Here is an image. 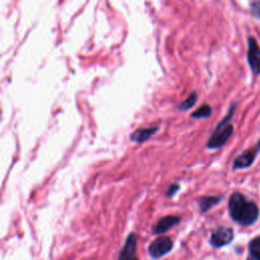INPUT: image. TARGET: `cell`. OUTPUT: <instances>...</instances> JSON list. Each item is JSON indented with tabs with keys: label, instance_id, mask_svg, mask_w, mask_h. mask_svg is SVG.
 <instances>
[{
	"label": "cell",
	"instance_id": "obj_3",
	"mask_svg": "<svg viewBox=\"0 0 260 260\" xmlns=\"http://www.w3.org/2000/svg\"><path fill=\"white\" fill-rule=\"evenodd\" d=\"M173 248V242L168 237H162L153 241L148 247V253L152 258H161L168 254Z\"/></svg>",
	"mask_w": 260,
	"mask_h": 260
},
{
	"label": "cell",
	"instance_id": "obj_10",
	"mask_svg": "<svg viewBox=\"0 0 260 260\" xmlns=\"http://www.w3.org/2000/svg\"><path fill=\"white\" fill-rule=\"evenodd\" d=\"M159 130L158 127H148V128H140L135 130L132 135L130 136V139L137 143H142L143 141L149 139L157 131Z\"/></svg>",
	"mask_w": 260,
	"mask_h": 260
},
{
	"label": "cell",
	"instance_id": "obj_14",
	"mask_svg": "<svg viewBox=\"0 0 260 260\" xmlns=\"http://www.w3.org/2000/svg\"><path fill=\"white\" fill-rule=\"evenodd\" d=\"M212 114V108L209 105H203L200 108H198L195 112H193L191 114L192 118H196V119H200V118H207L210 117Z\"/></svg>",
	"mask_w": 260,
	"mask_h": 260
},
{
	"label": "cell",
	"instance_id": "obj_7",
	"mask_svg": "<svg viewBox=\"0 0 260 260\" xmlns=\"http://www.w3.org/2000/svg\"><path fill=\"white\" fill-rule=\"evenodd\" d=\"M259 148H260V143L257 147H254L252 149H248V150L244 151L241 155H239L235 160L234 169H245V168L250 167L253 164Z\"/></svg>",
	"mask_w": 260,
	"mask_h": 260
},
{
	"label": "cell",
	"instance_id": "obj_2",
	"mask_svg": "<svg viewBox=\"0 0 260 260\" xmlns=\"http://www.w3.org/2000/svg\"><path fill=\"white\" fill-rule=\"evenodd\" d=\"M247 60L252 72L255 75H258L260 73V47L253 37L248 39Z\"/></svg>",
	"mask_w": 260,
	"mask_h": 260
},
{
	"label": "cell",
	"instance_id": "obj_13",
	"mask_svg": "<svg viewBox=\"0 0 260 260\" xmlns=\"http://www.w3.org/2000/svg\"><path fill=\"white\" fill-rule=\"evenodd\" d=\"M197 102V94L195 92H193L184 102H182L179 106H178V109L182 110V111H186V110H189L191 109L192 107H194V105L196 104Z\"/></svg>",
	"mask_w": 260,
	"mask_h": 260
},
{
	"label": "cell",
	"instance_id": "obj_15",
	"mask_svg": "<svg viewBox=\"0 0 260 260\" xmlns=\"http://www.w3.org/2000/svg\"><path fill=\"white\" fill-rule=\"evenodd\" d=\"M251 11L254 17L260 19V2H258V0H254V2L251 4Z\"/></svg>",
	"mask_w": 260,
	"mask_h": 260
},
{
	"label": "cell",
	"instance_id": "obj_6",
	"mask_svg": "<svg viewBox=\"0 0 260 260\" xmlns=\"http://www.w3.org/2000/svg\"><path fill=\"white\" fill-rule=\"evenodd\" d=\"M245 204H246V200L241 193L236 192L230 197L229 211H230V215H231L232 219L235 220L236 222L238 221Z\"/></svg>",
	"mask_w": 260,
	"mask_h": 260
},
{
	"label": "cell",
	"instance_id": "obj_12",
	"mask_svg": "<svg viewBox=\"0 0 260 260\" xmlns=\"http://www.w3.org/2000/svg\"><path fill=\"white\" fill-rule=\"evenodd\" d=\"M249 250L254 260H260V237H257L250 242Z\"/></svg>",
	"mask_w": 260,
	"mask_h": 260
},
{
	"label": "cell",
	"instance_id": "obj_16",
	"mask_svg": "<svg viewBox=\"0 0 260 260\" xmlns=\"http://www.w3.org/2000/svg\"><path fill=\"white\" fill-rule=\"evenodd\" d=\"M179 188H180V187H179V185H177V184L171 185L170 188H169L168 191H167V195H168V196H173V195H174V194L178 191Z\"/></svg>",
	"mask_w": 260,
	"mask_h": 260
},
{
	"label": "cell",
	"instance_id": "obj_8",
	"mask_svg": "<svg viewBox=\"0 0 260 260\" xmlns=\"http://www.w3.org/2000/svg\"><path fill=\"white\" fill-rule=\"evenodd\" d=\"M137 240L134 234H130L126 240V243L119 255V260H136L134 257L136 252Z\"/></svg>",
	"mask_w": 260,
	"mask_h": 260
},
{
	"label": "cell",
	"instance_id": "obj_5",
	"mask_svg": "<svg viewBox=\"0 0 260 260\" xmlns=\"http://www.w3.org/2000/svg\"><path fill=\"white\" fill-rule=\"evenodd\" d=\"M258 216H259L258 206L254 202H246L237 222L242 226H250L257 221Z\"/></svg>",
	"mask_w": 260,
	"mask_h": 260
},
{
	"label": "cell",
	"instance_id": "obj_4",
	"mask_svg": "<svg viewBox=\"0 0 260 260\" xmlns=\"http://www.w3.org/2000/svg\"><path fill=\"white\" fill-rule=\"evenodd\" d=\"M234 232L230 228H220L216 230L211 237V244L214 247L221 248L233 241Z\"/></svg>",
	"mask_w": 260,
	"mask_h": 260
},
{
	"label": "cell",
	"instance_id": "obj_11",
	"mask_svg": "<svg viewBox=\"0 0 260 260\" xmlns=\"http://www.w3.org/2000/svg\"><path fill=\"white\" fill-rule=\"evenodd\" d=\"M221 201V197H203L199 200V207L201 212H207L213 206Z\"/></svg>",
	"mask_w": 260,
	"mask_h": 260
},
{
	"label": "cell",
	"instance_id": "obj_9",
	"mask_svg": "<svg viewBox=\"0 0 260 260\" xmlns=\"http://www.w3.org/2000/svg\"><path fill=\"white\" fill-rule=\"evenodd\" d=\"M180 222V218L175 217V216H168L163 219H161L155 227L153 228V233L154 234H164L171 228L176 226Z\"/></svg>",
	"mask_w": 260,
	"mask_h": 260
},
{
	"label": "cell",
	"instance_id": "obj_17",
	"mask_svg": "<svg viewBox=\"0 0 260 260\" xmlns=\"http://www.w3.org/2000/svg\"><path fill=\"white\" fill-rule=\"evenodd\" d=\"M248 260H251V259H248Z\"/></svg>",
	"mask_w": 260,
	"mask_h": 260
},
{
	"label": "cell",
	"instance_id": "obj_1",
	"mask_svg": "<svg viewBox=\"0 0 260 260\" xmlns=\"http://www.w3.org/2000/svg\"><path fill=\"white\" fill-rule=\"evenodd\" d=\"M235 110V106H233L230 109L229 115L218 125L216 131L214 132V134L211 136L209 142H207V147L211 149H217L222 147L231 137L232 133H233V126L231 124H229L228 122L230 121L233 113Z\"/></svg>",
	"mask_w": 260,
	"mask_h": 260
}]
</instances>
